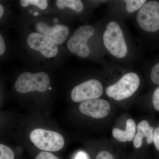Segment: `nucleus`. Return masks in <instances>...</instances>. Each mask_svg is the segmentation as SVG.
Listing matches in <instances>:
<instances>
[{
	"mask_svg": "<svg viewBox=\"0 0 159 159\" xmlns=\"http://www.w3.org/2000/svg\"><path fill=\"white\" fill-rule=\"evenodd\" d=\"M103 45L109 54L114 58L123 60L129 52L126 34L118 21L111 20L107 23L103 36Z\"/></svg>",
	"mask_w": 159,
	"mask_h": 159,
	"instance_id": "f257e3e1",
	"label": "nucleus"
},
{
	"mask_svg": "<svg viewBox=\"0 0 159 159\" xmlns=\"http://www.w3.org/2000/svg\"><path fill=\"white\" fill-rule=\"evenodd\" d=\"M140 84V79L136 73L129 72L106 89L108 97L117 101L129 98L136 92Z\"/></svg>",
	"mask_w": 159,
	"mask_h": 159,
	"instance_id": "f03ea898",
	"label": "nucleus"
},
{
	"mask_svg": "<svg viewBox=\"0 0 159 159\" xmlns=\"http://www.w3.org/2000/svg\"><path fill=\"white\" fill-rule=\"evenodd\" d=\"M137 25L144 33H153L159 30V2L147 1L137 14Z\"/></svg>",
	"mask_w": 159,
	"mask_h": 159,
	"instance_id": "7ed1b4c3",
	"label": "nucleus"
},
{
	"mask_svg": "<svg viewBox=\"0 0 159 159\" xmlns=\"http://www.w3.org/2000/svg\"><path fill=\"white\" fill-rule=\"evenodd\" d=\"M50 84L48 76L44 72L36 74L24 72L16 80L15 89L21 93H25L34 90L44 92L49 89Z\"/></svg>",
	"mask_w": 159,
	"mask_h": 159,
	"instance_id": "20e7f679",
	"label": "nucleus"
},
{
	"mask_svg": "<svg viewBox=\"0 0 159 159\" xmlns=\"http://www.w3.org/2000/svg\"><path fill=\"white\" fill-rule=\"evenodd\" d=\"M30 139L36 147L46 151H57L64 146L63 137L52 130L36 129L31 131Z\"/></svg>",
	"mask_w": 159,
	"mask_h": 159,
	"instance_id": "39448f33",
	"label": "nucleus"
},
{
	"mask_svg": "<svg viewBox=\"0 0 159 159\" xmlns=\"http://www.w3.org/2000/svg\"><path fill=\"white\" fill-rule=\"evenodd\" d=\"M94 33L95 29L92 26L89 25L80 26L68 41L69 50L78 57L83 58L87 57L90 53L88 41Z\"/></svg>",
	"mask_w": 159,
	"mask_h": 159,
	"instance_id": "423d86ee",
	"label": "nucleus"
},
{
	"mask_svg": "<svg viewBox=\"0 0 159 159\" xmlns=\"http://www.w3.org/2000/svg\"><path fill=\"white\" fill-rule=\"evenodd\" d=\"M103 93L102 84L96 79H91L74 87L71 97L74 102H84L92 99H98Z\"/></svg>",
	"mask_w": 159,
	"mask_h": 159,
	"instance_id": "0eeeda50",
	"label": "nucleus"
},
{
	"mask_svg": "<svg viewBox=\"0 0 159 159\" xmlns=\"http://www.w3.org/2000/svg\"><path fill=\"white\" fill-rule=\"evenodd\" d=\"M27 43L30 48L39 51L48 58L55 57L58 53V47L40 33L34 32L28 36Z\"/></svg>",
	"mask_w": 159,
	"mask_h": 159,
	"instance_id": "6e6552de",
	"label": "nucleus"
},
{
	"mask_svg": "<svg viewBox=\"0 0 159 159\" xmlns=\"http://www.w3.org/2000/svg\"><path fill=\"white\" fill-rule=\"evenodd\" d=\"M110 105L108 101L103 99H92L84 101L79 105L82 113L95 119L104 118L110 111Z\"/></svg>",
	"mask_w": 159,
	"mask_h": 159,
	"instance_id": "1a4fd4ad",
	"label": "nucleus"
},
{
	"mask_svg": "<svg viewBox=\"0 0 159 159\" xmlns=\"http://www.w3.org/2000/svg\"><path fill=\"white\" fill-rule=\"evenodd\" d=\"M36 29L39 32L56 44H61L68 36L70 30L68 27L63 25H56L50 27L45 23L36 24Z\"/></svg>",
	"mask_w": 159,
	"mask_h": 159,
	"instance_id": "9d476101",
	"label": "nucleus"
},
{
	"mask_svg": "<svg viewBox=\"0 0 159 159\" xmlns=\"http://www.w3.org/2000/svg\"><path fill=\"white\" fill-rule=\"evenodd\" d=\"M153 128L150 126L148 121L143 120L138 125V133L134 139L133 144L136 148H139L142 146L144 138H146L148 144L153 142Z\"/></svg>",
	"mask_w": 159,
	"mask_h": 159,
	"instance_id": "9b49d317",
	"label": "nucleus"
},
{
	"mask_svg": "<svg viewBox=\"0 0 159 159\" xmlns=\"http://www.w3.org/2000/svg\"><path fill=\"white\" fill-rule=\"evenodd\" d=\"M136 126L133 119H129L126 121L125 130L118 128L113 129L112 135L115 139L120 142H131L134 138Z\"/></svg>",
	"mask_w": 159,
	"mask_h": 159,
	"instance_id": "f8f14e48",
	"label": "nucleus"
},
{
	"mask_svg": "<svg viewBox=\"0 0 159 159\" xmlns=\"http://www.w3.org/2000/svg\"><path fill=\"white\" fill-rule=\"evenodd\" d=\"M56 5L59 9L67 7L77 12L82 11L84 9L83 4L80 0H57Z\"/></svg>",
	"mask_w": 159,
	"mask_h": 159,
	"instance_id": "ddd939ff",
	"label": "nucleus"
},
{
	"mask_svg": "<svg viewBox=\"0 0 159 159\" xmlns=\"http://www.w3.org/2000/svg\"><path fill=\"white\" fill-rule=\"evenodd\" d=\"M125 10L129 13L139 11L147 2L146 0H125Z\"/></svg>",
	"mask_w": 159,
	"mask_h": 159,
	"instance_id": "4468645a",
	"label": "nucleus"
},
{
	"mask_svg": "<svg viewBox=\"0 0 159 159\" xmlns=\"http://www.w3.org/2000/svg\"><path fill=\"white\" fill-rule=\"evenodd\" d=\"M20 4L24 7H27L29 5H33L42 10L46 9L48 6L47 0H21Z\"/></svg>",
	"mask_w": 159,
	"mask_h": 159,
	"instance_id": "2eb2a0df",
	"label": "nucleus"
},
{
	"mask_svg": "<svg viewBox=\"0 0 159 159\" xmlns=\"http://www.w3.org/2000/svg\"><path fill=\"white\" fill-rule=\"evenodd\" d=\"M0 159H14V154L10 147L0 144Z\"/></svg>",
	"mask_w": 159,
	"mask_h": 159,
	"instance_id": "dca6fc26",
	"label": "nucleus"
},
{
	"mask_svg": "<svg viewBox=\"0 0 159 159\" xmlns=\"http://www.w3.org/2000/svg\"><path fill=\"white\" fill-rule=\"evenodd\" d=\"M150 78L154 84L159 85V62L155 65L152 68Z\"/></svg>",
	"mask_w": 159,
	"mask_h": 159,
	"instance_id": "f3484780",
	"label": "nucleus"
},
{
	"mask_svg": "<svg viewBox=\"0 0 159 159\" xmlns=\"http://www.w3.org/2000/svg\"><path fill=\"white\" fill-rule=\"evenodd\" d=\"M35 159H59L53 154L47 151H43L38 154Z\"/></svg>",
	"mask_w": 159,
	"mask_h": 159,
	"instance_id": "a211bd4d",
	"label": "nucleus"
},
{
	"mask_svg": "<svg viewBox=\"0 0 159 159\" xmlns=\"http://www.w3.org/2000/svg\"><path fill=\"white\" fill-rule=\"evenodd\" d=\"M152 99L154 107L159 111V87L154 92Z\"/></svg>",
	"mask_w": 159,
	"mask_h": 159,
	"instance_id": "6ab92c4d",
	"label": "nucleus"
},
{
	"mask_svg": "<svg viewBox=\"0 0 159 159\" xmlns=\"http://www.w3.org/2000/svg\"><path fill=\"white\" fill-rule=\"evenodd\" d=\"M96 159H116L113 156L107 151H102L97 154Z\"/></svg>",
	"mask_w": 159,
	"mask_h": 159,
	"instance_id": "aec40b11",
	"label": "nucleus"
},
{
	"mask_svg": "<svg viewBox=\"0 0 159 159\" xmlns=\"http://www.w3.org/2000/svg\"><path fill=\"white\" fill-rule=\"evenodd\" d=\"M153 142L157 150L159 151V125L154 131Z\"/></svg>",
	"mask_w": 159,
	"mask_h": 159,
	"instance_id": "412c9836",
	"label": "nucleus"
},
{
	"mask_svg": "<svg viewBox=\"0 0 159 159\" xmlns=\"http://www.w3.org/2000/svg\"><path fill=\"white\" fill-rule=\"evenodd\" d=\"M6 51V46L2 35H0V55H2Z\"/></svg>",
	"mask_w": 159,
	"mask_h": 159,
	"instance_id": "4be33fe9",
	"label": "nucleus"
},
{
	"mask_svg": "<svg viewBox=\"0 0 159 159\" xmlns=\"http://www.w3.org/2000/svg\"><path fill=\"white\" fill-rule=\"evenodd\" d=\"M75 159H87V158L85 154L82 152H80L77 155Z\"/></svg>",
	"mask_w": 159,
	"mask_h": 159,
	"instance_id": "5701e85b",
	"label": "nucleus"
},
{
	"mask_svg": "<svg viewBox=\"0 0 159 159\" xmlns=\"http://www.w3.org/2000/svg\"><path fill=\"white\" fill-rule=\"evenodd\" d=\"M4 9L3 6L0 5V17L2 18L4 13Z\"/></svg>",
	"mask_w": 159,
	"mask_h": 159,
	"instance_id": "b1692460",
	"label": "nucleus"
},
{
	"mask_svg": "<svg viewBox=\"0 0 159 159\" xmlns=\"http://www.w3.org/2000/svg\"><path fill=\"white\" fill-rule=\"evenodd\" d=\"M39 12H38V11H35L33 13V15L34 16H37L39 15Z\"/></svg>",
	"mask_w": 159,
	"mask_h": 159,
	"instance_id": "393cba45",
	"label": "nucleus"
},
{
	"mask_svg": "<svg viewBox=\"0 0 159 159\" xmlns=\"http://www.w3.org/2000/svg\"><path fill=\"white\" fill-rule=\"evenodd\" d=\"M51 89H52V88H51V87H49V89H49V90H51Z\"/></svg>",
	"mask_w": 159,
	"mask_h": 159,
	"instance_id": "a878e982",
	"label": "nucleus"
}]
</instances>
